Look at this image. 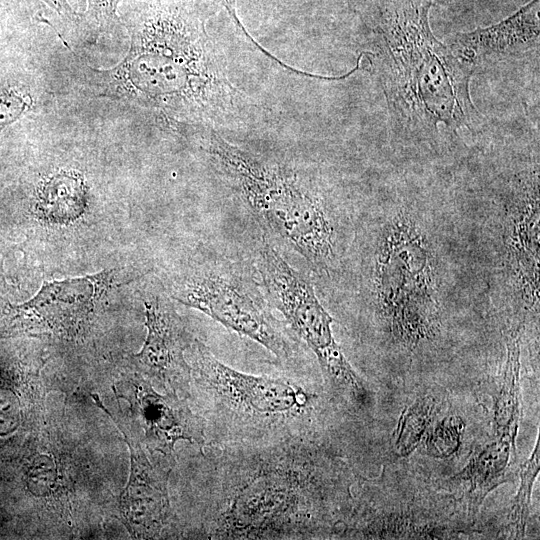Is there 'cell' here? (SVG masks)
<instances>
[{
    "mask_svg": "<svg viewBox=\"0 0 540 540\" xmlns=\"http://www.w3.org/2000/svg\"><path fill=\"white\" fill-rule=\"evenodd\" d=\"M121 1L87 0V9L83 15H80L76 27L95 34L114 31L122 25L117 15V8Z\"/></svg>",
    "mask_w": 540,
    "mask_h": 540,
    "instance_id": "21",
    "label": "cell"
},
{
    "mask_svg": "<svg viewBox=\"0 0 540 540\" xmlns=\"http://www.w3.org/2000/svg\"><path fill=\"white\" fill-rule=\"evenodd\" d=\"M124 437L131 465L128 483L120 498L121 515L135 538H157L171 518L167 472L154 466L143 448L125 433Z\"/></svg>",
    "mask_w": 540,
    "mask_h": 540,
    "instance_id": "9",
    "label": "cell"
},
{
    "mask_svg": "<svg viewBox=\"0 0 540 540\" xmlns=\"http://www.w3.org/2000/svg\"><path fill=\"white\" fill-rule=\"evenodd\" d=\"M198 134L212 166L258 223L298 253L318 276L340 265V231L319 180L292 162L244 149L216 130L187 127Z\"/></svg>",
    "mask_w": 540,
    "mask_h": 540,
    "instance_id": "4",
    "label": "cell"
},
{
    "mask_svg": "<svg viewBox=\"0 0 540 540\" xmlns=\"http://www.w3.org/2000/svg\"><path fill=\"white\" fill-rule=\"evenodd\" d=\"M369 283L376 314L400 345L414 349L439 333L434 253L426 233L408 214H398L381 232Z\"/></svg>",
    "mask_w": 540,
    "mask_h": 540,
    "instance_id": "6",
    "label": "cell"
},
{
    "mask_svg": "<svg viewBox=\"0 0 540 540\" xmlns=\"http://www.w3.org/2000/svg\"><path fill=\"white\" fill-rule=\"evenodd\" d=\"M105 276L98 274L43 285L28 302L15 307L17 317L42 323L63 334H74L89 318Z\"/></svg>",
    "mask_w": 540,
    "mask_h": 540,
    "instance_id": "11",
    "label": "cell"
},
{
    "mask_svg": "<svg viewBox=\"0 0 540 540\" xmlns=\"http://www.w3.org/2000/svg\"><path fill=\"white\" fill-rule=\"evenodd\" d=\"M133 402L136 420L151 449L170 454L179 440L206 445L200 418L174 397L158 394L145 382H136Z\"/></svg>",
    "mask_w": 540,
    "mask_h": 540,
    "instance_id": "12",
    "label": "cell"
},
{
    "mask_svg": "<svg viewBox=\"0 0 540 540\" xmlns=\"http://www.w3.org/2000/svg\"><path fill=\"white\" fill-rule=\"evenodd\" d=\"M515 444L496 438L480 449L468 463L448 479V486L478 509L485 497L509 478Z\"/></svg>",
    "mask_w": 540,
    "mask_h": 540,
    "instance_id": "15",
    "label": "cell"
},
{
    "mask_svg": "<svg viewBox=\"0 0 540 540\" xmlns=\"http://www.w3.org/2000/svg\"><path fill=\"white\" fill-rule=\"evenodd\" d=\"M464 422L458 416H450L439 422L428 434L425 446L429 455L448 458L459 448Z\"/></svg>",
    "mask_w": 540,
    "mask_h": 540,
    "instance_id": "20",
    "label": "cell"
},
{
    "mask_svg": "<svg viewBox=\"0 0 540 540\" xmlns=\"http://www.w3.org/2000/svg\"><path fill=\"white\" fill-rule=\"evenodd\" d=\"M33 107V97L27 89L6 87L0 90V131Z\"/></svg>",
    "mask_w": 540,
    "mask_h": 540,
    "instance_id": "22",
    "label": "cell"
},
{
    "mask_svg": "<svg viewBox=\"0 0 540 540\" xmlns=\"http://www.w3.org/2000/svg\"><path fill=\"white\" fill-rule=\"evenodd\" d=\"M432 0H359L369 67L384 93L392 126L432 137L439 127L473 131L479 113L470 95L475 70L432 32Z\"/></svg>",
    "mask_w": 540,
    "mask_h": 540,
    "instance_id": "3",
    "label": "cell"
},
{
    "mask_svg": "<svg viewBox=\"0 0 540 540\" xmlns=\"http://www.w3.org/2000/svg\"><path fill=\"white\" fill-rule=\"evenodd\" d=\"M524 323L521 321L506 336V361L502 380L493 406V426L496 438L515 444L520 409V355Z\"/></svg>",
    "mask_w": 540,
    "mask_h": 540,
    "instance_id": "16",
    "label": "cell"
},
{
    "mask_svg": "<svg viewBox=\"0 0 540 540\" xmlns=\"http://www.w3.org/2000/svg\"><path fill=\"white\" fill-rule=\"evenodd\" d=\"M173 298L257 342L296 371L300 341L275 317L259 279L243 261L203 251L176 282Z\"/></svg>",
    "mask_w": 540,
    "mask_h": 540,
    "instance_id": "7",
    "label": "cell"
},
{
    "mask_svg": "<svg viewBox=\"0 0 540 540\" xmlns=\"http://www.w3.org/2000/svg\"><path fill=\"white\" fill-rule=\"evenodd\" d=\"M539 443L538 439L531 456L521 466L519 472L520 484L510 511L511 526L517 537L525 535L529 518L532 489L540 468Z\"/></svg>",
    "mask_w": 540,
    "mask_h": 540,
    "instance_id": "19",
    "label": "cell"
},
{
    "mask_svg": "<svg viewBox=\"0 0 540 540\" xmlns=\"http://www.w3.org/2000/svg\"><path fill=\"white\" fill-rule=\"evenodd\" d=\"M53 8L65 21L73 20L76 13L70 7L66 0H42Z\"/></svg>",
    "mask_w": 540,
    "mask_h": 540,
    "instance_id": "24",
    "label": "cell"
},
{
    "mask_svg": "<svg viewBox=\"0 0 540 540\" xmlns=\"http://www.w3.org/2000/svg\"><path fill=\"white\" fill-rule=\"evenodd\" d=\"M85 192L77 178L56 175L43 185L38 206L44 217L53 222L76 219L83 212Z\"/></svg>",
    "mask_w": 540,
    "mask_h": 540,
    "instance_id": "17",
    "label": "cell"
},
{
    "mask_svg": "<svg viewBox=\"0 0 540 540\" xmlns=\"http://www.w3.org/2000/svg\"><path fill=\"white\" fill-rule=\"evenodd\" d=\"M199 528L207 539H309L330 527L333 481L314 438L206 445Z\"/></svg>",
    "mask_w": 540,
    "mask_h": 540,
    "instance_id": "2",
    "label": "cell"
},
{
    "mask_svg": "<svg viewBox=\"0 0 540 540\" xmlns=\"http://www.w3.org/2000/svg\"><path fill=\"white\" fill-rule=\"evenodd\" d=\"M539 11L540 0H531L498 23L454 34L448 47L475 68L488 59L520 56L538 50Z\"/></svg>",
    "mask_w": 540,
    "mask_h": 540,
    "instance_id": "10",
    "label": "cell"
},
{
    "mask_svg": "<svg viewBox=\"0 0 540 540\" xmlns=\"http://www.w3.org/2000/svg\"><path fill=\"white\" fill-rule=\"evenodd\" d=\"M17 401L7 392L0 393V434L13 430L19 420Z\"/></svg>",
    "mask_w": 540,
    "mask_h": 540,
    "instance_id": "23",
    "label": "cell"
},
{
    "mask_svg": "<svg viewBox=\"0 0 540 540\" xmlns=\"http://www.w3.org/2000/svg\"><path fill=\"white\" fill-rule=\"evenodd\" d=\"M435 405L432 396H424L403 410L394 442L399 455L408 456L416 449L432 419Z\"/></svg>",
    "mask_w": 540,
    "mask_h": 540,
    "instance_id": "18",
    "label": "cell"
},
{
    "mask_svg": "<svg viewBox=\"0 0 540 540\" xmlns=\"http://www.w3.org/2000/svg\"><path fill=\"white\" fill-rule=\"evenodd\" d=\"M144 304L147 335L135 358L148 373L162 381H170L188 370L183 359V331L177 317L161 298L153 296Z\"/></svg>",
    "mask_w": 540,
    "mask_h": 540,
    "instance_id": "14",
    "label": "cell"
},
{
    "mask_svg": "<svg viewBox=\"0 0 540 540\" xmlns=\"http://www.w3.org/2000/svg\"><path fill=\"white\" fill-rule=\"evenodd\" d=\"M210 1L215 7L223 8L227 12L228 16L236 20L238 19L236 12H235V1L236 0H208Z\"/></svg>",
    "mask_w": 540,
    "mask_h": 540,
    "instance_id": "25",
    "label": "cell"
},
{
    "mask_svg": "<svg viewBox=\"0 0 540 540\" xmlns=\"http://www.w3.org/2000/svg\"><path fill=\"white\" fill-rule=\"evenodd\" d=\"M254 268L271 307L281 313L294 336L313 352L335 395L350 405L363 404L367 390L336 342L334 319L319 301L310 278L266 240L258 245Z\"/></svg>",
    "mask_w": 540,
    "mask_h": 540,
    "instance_id": "8",
    "label": "cell"
},
{
    "mask_svg": "<svg viewBox=\"0 0 540 540\" xmlns=\"http://www.w3.org/2000/svg\"><path fill=\"white\" fill-rule=\"evenodd\" d=\"M191 368L206 445L316 439L323 399L296 376L241 372L221 362L198 340Z\"/></svg>",
    "mask_w": 540,
    "mask_h": 540,
    "instance_id": "5",
    "label": "cell"
},
{
    "mask_svg": "<svg viewBox=\"0 0 540 540\" xmlns=\"http://www.w3.org/2000/svg\"><path fill=\"white\" fill-rule=\"evenodd\" d=\"M217 9L208 0H128L119 18L130 48L115 67L91 69L93 93L154 110L178 126L247 124L258 107L233 81L206 27Z\"/></svg>",
    "mask_w": 540,
    "mask_h": 540,
    "instance_id": "1",
    "label": "cell"
},
{
    "mask_svg": "<svg viewBox=\"0 0 540 540\" xmlns=\"http://www.w3.org/2000/svg\"><path fill=\"white\" fill-rule=\"evenodd\" d=\"M516 196L509 222V256L519 290L533 306L539 296L538 176L525 182Z\"/></svg>",
    "mask_w": 540,
    "mask_h": 540,
    "instance_id": "13",
    "label": "cell"
}]
</instances>
